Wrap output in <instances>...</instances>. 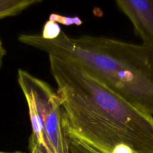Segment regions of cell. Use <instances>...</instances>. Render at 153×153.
<instances>
[{
	"instance_id": "1",
	"label": "cell",
	"mask_w": 153,
	"mask_h": 153,
	"mask_svg": "<svg viewBox=\"0 0 153 153\" xmlns=\"http://www.w3.org/2000/svg\"><path fill=\"white\" fill-rule=\"evenodd\" d=\"M68 137L100 153H153V116L74 63L48 56Z\"/></svg>"
},
{
	"instance_id": "2",
	"label": "cell",
	"mask_w": 153,
	"mask_h": 153,
	"mask_svg": "<svg viewBox=\"0 0 153 153\" xmlns=\"http://www.w3.org/2000/svg\"><path fill=\"white\" fill-rule=\"evenodd\" d=\"M18 40L79 66L113 92L153 116V53L142 44L91 35L53 39L22 34Z\"/></svg>"
},
{
	"instance_id": "3",
	"label": "cell",
	"mask_w": 153,
	"mask_h": 153,
	"mask_svg": "<svg viewBox=\"0 0 153 153\" xmlns=\"http://www.w3.org/2000/svg\"><path fill=\"white\" fill-rule=\"evenodd\" d=\"M17 81L27 102L32 134L29 149L48 153H69L60 98L44 81L19 69Z\"/></svg>"
},
{
	"instance_id": "4",
	"label": "cell",
	"mask_w": 153,
	"mask_h": 153,
	"mask_svg": "<svg viewBox=\"0 0 153 153\" xmlns=\"http://www.w3.org/2000/svg\"><path fill=\"white\" fill-rule=\"evenodd\" d=\"M115 3L130 21L142 44L153 53V0H117Z\"/></svg>"
},
{
	"instance_id": "5",
	"label": "cell",
	"mask_w": 153,
	"mask_h": 153,
	"mask_svg": "<svg viewBox=\"0 0 153 153\" xmlns=\"http://www.w3.org/2000/svg\"><path fill=\"white\" fill-rule=\"evenodd\" d=\"M42 0H0V19L16 16Z\"/></svg>"
},
{
	"instance_id": "6",
	"label": "cell",
	"mask_w": 153,
	"mask_h": 153,
	"mask_svg": "<svg viewBox=\"0 0 153 153\" xmlns=\"http://www.w3.org/2000/svg\"><path fill=\"white\" fill-rule=\"evenodd\" d=\"M61 32L62 30L57 23L48 20L43 26L41 36L45 39H53L57 38Z\"/></svg>"
},
{
	"instance_id": "7",
	"label": "cell",
	"mask_w": 153,
	"mask_h": 153,
	"mask_svg": "<svg viewBox=\"0 0 153 153\" xmlns=\"http://www.w3.org/2000/svg\"><path fill=\"white\" fill-rule=\"evenodd\" d=\"M69 153H100L84 143L68 137Z\"/></svg>"
},
{
	"instance_id": "8",
	"label": "cell",
	"mask_w": 153,
	"mask_h": 153,
	"mask_svg": "<svg viewBox=\"0 0 153 153\" xmlns=\"http://www.w3.org/2000/svg\"><path fill=\"white\" fill-rule=\"evenodd\" d=\"M49 20L54 22L57 23L58 24H62L66 26H69L72 25H75L77 26L81 25L82 24V21L78 17H69L63 16L57 14H51L49 17Z\"/></svg>"
},
{
	"instance_id": "9",
	"label": "cell",
	"mask_w": 153,
	"mask_h": 153,
	"mask_svg": "<svg viewBox=\"0 0 153 153\" xmlns=\"http://www.w3.org/2000/svg\"><path fill=\"white\" fill-rule=\"evenodd\" d=\"M7 54V51L4 48L2 41L0 39V70L3 65L4 59Z\"/></svg>"
},
{
	"instance_id": "10",
	"label": "cell",
	"mask_w": 153,
	"mask_h": 153,
	"mask_svg": "<svg viewBox=\"0 0 153 153\" xmlns=\"http://www.w3.org/2000/svg\"><path fill=\"white\" fill-rule=\"evenodd\" d=\"M30 151V153H42L41 150H32Z\"/></svg>"
},
{
	"instance_id": "11",
	"label": "cell",
	"mask_w": 153,
	"mask_h": 153,
	"mask_svg": "<svg viewBox=\"0 0 153 153\" xmlns=\"http://www.w3.org/2000/svg\"><path fill=\"white\" fill-rule=\"evenodd\" d=\"M0 153H24V152H19V151H17V152H2V151H0Z\"/></svg>"
},
{
	"instance_id": "12",
	"label": "cell",
	"mask_w": 153,
	"mask_h": 153,
	"mask_svg": "<svg viewBox=\"0 0 153 153\" xmlns=\"http://www.w3.org/2000/svg\"><path fill=\"white\" fill-rule=\"evenodd\" d=\"M41 152H42V153H48V152H46L45 150H44V151H43V150H42V151H41Z\"/></svg>"
}]
</instances>
